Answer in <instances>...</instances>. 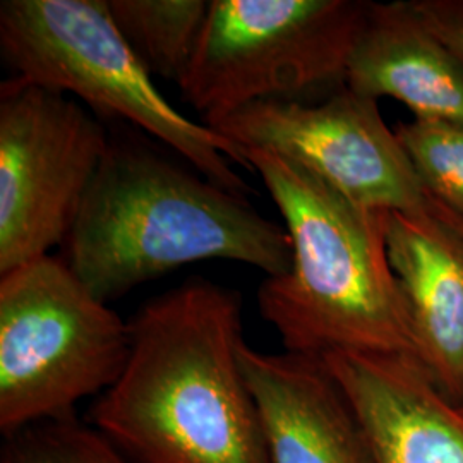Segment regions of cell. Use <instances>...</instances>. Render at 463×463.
Returning <instances> with one entry per match:
<instances>
[{
	"instance_id": "obj_4",
	"label": "cell",
	"mask_w": 463,
	"mask_h": 463,
	"mask_svg": "<svg viewBox=\"0 0 463 463\" xmlns=\"http://www.w3.org/2000/svg\"><path fill=\"white\" fill-rule=\"evenodd\" d=\"M0 53L17 83L43 86L83 101L174 149L201 175L239 196L252 193L233 164L241 149L184 116L117 30L107 0H4Z\"/></svg>"
},
{
	"instance_id": "obj_14",
	"label": "cell",
	"mask_w": 463,
	"mask_h": 463,
	"mask_svg": "<svg viewBox=\"0 0 463 463\" xmlns=\"http://www.w3.org/2000/svg\"><path fill=\"white\" fill-rule=\"evenodd\" d=\"M430 198L463 218V128L412 120L395 128Z\"/></svg>"
},
{
	"instance_id": "obj_2",
	"label": "cell",
	"mask_w": 463,
	"mask_h": 463,
	"mask_svg": "<svg viewBox=\"0 0 463 463\" xmlns=\"http://www.w3.org/2000/svg\"><path fill=\"white\" fill-rule=\"evenodd\" d=\"M64 252L76 277L107 304L206 260L254 266L266 277L292 268L285 227L246 196L151 146L112 136Z\"/></svg>"
},
{
	"instance_id": "obj_12",
	"label": "cell",
	"mask_w": 463,
	"mask_h": 463,
	"mask_svg": "<svg viewBox=\"0 0 463 463\" xmlns=\"http://www.w3.org/2000/svg\"><path fill=\"white\" fill-rule=\"evenodd\" d=\"M345 86L378 101L398 99L415 120L463 128V61L430 33L411 0L369 2Z\"/></svg>"
},
{
	"instance_id": "obj_5",
	"label": "cell",
	"mask_w": 463,
	"mask_h": 463,
	"mask_svg": "<svg viewBox=\"0 0 463 463\" xmlns=\"http://www.w3.org/2000/svg\"><path fill=\"white\" fill-rule=\"evenodd\" d=\"M131 330L62 256L0 275V430L74 419L120 376Z\"/></svg>"
},
{
	"instance_id": "obj_18",
	"label": "cell",
	"mask_w": 463,
	"mask_h": 463,
	"mask_svg": "<svg viewBox=\"0 0 463 463\" xmlns=\"http://www.w3.org/2000/svg\"><path fill=\"white\" fill-rule=\"evenodd\" d=\"M462 409H463V403H462Z\"/></svg>"
},
{
	"instance_id": "obj_8",
	"label": "cell",
	"mask_w": 463,
	"mask_h": 463,
	"mask_svg": "<svg viewBox=\"0 0 463 463\" xmlns=\"http://www.w3.org/2000/svg\"><path fill=\"white\" fill-rule=\"evenodd\" d=\"M208 128L235 146L279 153L365 210L432 212L434 199L384 122L378 99L348 86L309 103H252Z\"/></svg>"
},
{
	"instance_id": "obj_11",
	"label": "cell",
	"mask_w": 463,
	"mask_h": 463,
	"mask_svg": "<svg viewBox=\"0 0 463 463\" xmlns=\"http://www.w3.org/2000/svg\"><path fill=\"white\" fill-rule=\"evenodd\" d=\"M386 250L405 302L420 364L463 403V237L434 206L386 213Z\"/></svg>"
},
{
	"instance_id": "obj_15",
	"label": "cell",
	"mask_w": 463,
	"mask_h": 463,
	"mask_svg": "<svg viewBox=\"0 0 463 463\" xmlns=\"http://www.w3.org/2000/svg\"><path fill=\"white\" fill-rule=\"evenodd\" d=\"M2 463H136L99 430L74 419L30 426L5 438Z\"/></svg>"
},
{
	"instance_id": "obj_13",
	"label": "cell",
	"mask_w": 463,
	"mask_h": 463,
	"mask_svg": "<svg viewBox=\"0 0 463 463\" xmlns=\"http://www.w3.org/2000/svg\"><path fill=\"white\" fill-rule=\"evenodd\" d=\"M117 30L151 76L183 81L208 16L204 0H107Z\"/></svg>"
},
{
	"instance_id": "obj_10",
	"label": "cell",
	"mask_w": 463,
	"mask_h": 463,
	"mask_svg": "<svg viewBox=\"0 0 463 463\" xmlns=\"http://www.w3.org/2000/svg\"><path fill=\"white\" fill-rule=\"evenodd\" d=\"M239 357L268 463H373L357 415L321 359L266 354L246 342Z\"/></svg>"
},
{
	"instance_id": "obj_7",
	"label": "cell",
	"mask_w": 463,
	"mask_h": 463,
	"mask_svg": "<svg viewBox=\"0 0 463 463\" xmlns=\"http://www.w3.org/2000/svg\"><path fill=\"white\" fill-rule=\"evenodd\" d=\"M110 145L66 93L7 80L0 91V275L66 242Z\"/></svg>"
},
{
	"instance_id": "obj_3",
	"label": "cell",
	"mask_w": 463,
	"mask_h": 463,
	"mask_svg": "<svg viewBox=\"0 0 463 463\" xmlns=\"http://www.w3.org/2000/svg\"><path fill=\"white\" fill-rule=\"evenodd\" d=\"M285 222L292 268L266 277L260 311L287 352L415 355L414 336L386 250V213L365 210L275 151L237 146Z\"/></svg>"
},
{
	"instance_id": "obj_16",
	"label": "cell",
	"mask_w": 463,
	"mask_h": 463,
	"mask_svg": "<svg viewBox=\"0 0 463 463\" xmlns=\"http://www.w3.org/2000/svg\"><path fill=\"white\" fill-rule=\"evenodd\" d=\"M411 5L430 33L463 61V0H411Z\"/></svg>"
},
{
	"instance_id": "obj_6",
	"label": "cell",
	"mask_w": 463,
	"mask_h": 463,
	"mask_svg": "<svg viewBox=\"0 0 463 463\" xmlns=\"http://www.w3.org/2000/svg\"><path fill=\"white\" fill-rule=\"evenodd\" d=\"M363 0H212L181 97L213 126L260 101H317L345 86Z\"/></svg>"
},
{
	"instance_id": "obj_9",
	"label": "cell",
	"mask_w": 463,
	"mask_h": 463,
	"mask_svg": "<svg viewBox=\"0 0 463 463\" xmlns=\"http://www.w3.org/2000/svg\"><path fill=\"white\" fill-rule=\"evenodd\" d=\"M364 430L373 463H463L462 405L415 355L321 357Z\"/></svg>"
},
{
	"instance_id": "obj_17",
	"label": "cell",
	"mask_w": 463,
	"mask_h": 463,
	"mask_svg": "<svg viewBox=\"0 0 463 463\" xmlns=\"http://www.w3.org/2000/svg\"><path fill=\"white\" fill-rule=\"evenodd\" d=\"M434 210H436L439 215L443 216V218L447 220L448 223H451V225L457 229V232H458V233L463 237V218H460L458 215H455L453 212H449L448 208L441 206V204H439V203H436V201H434Z\"/></svg>"
},
{
	"instance_id": "obj_1",
	"label": "cell",
	"mask_w": 463,
	"mask_h": 463,
	"mask_svg": "<svg viewBox=\"0 0 463 463\" xmlns=\"http://www.w3.org/2000/svg\"><path fill=\"white\" fill-rule=\"evenodd\" d=\"M129 330L126 365L93 409L99 432L139 463H268L237 292L194 277L146 302Z\"/></svg>"
}]
</instances>
